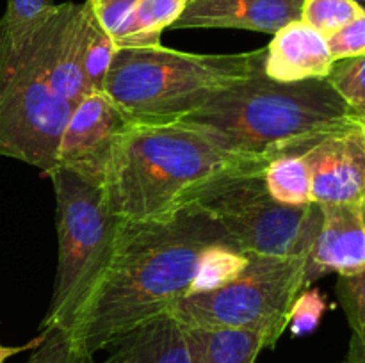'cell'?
<instances>
[{
	"label": "cell",
	"instance_id": "cell-1",
	"mask_svg": "<svg viewBox=\"0 0 365 363\" xmlns=\"http://www.w3.org/2000/svg\"><path fill=\"white\" fill-rule=\"evenodd\" d=\"M220 241L223 231L189 209L164 221H118L106 270L68 330L82 354L91 359L170 312L187 295L203 249Z\"/></svg>",
	"mask_w": 365,
	"mask_h": 363
},
{
	"label": "cell",
	"instance_id": "cell-2",
	"mask_svg": "<svg viewBox=\"0 0 365 363\" xmlns=\"http://www.w3.org/2000/svg\"><path fill=\"white\" fill-rule=\"evenodd\" d=\"M267 164L269 159L227 152L180 121H132L107 164L102 189L118 219L164 221L209 182L262 173Z\"/></svg>",
	"mask_w": 365,
	"mask_h": 363
},
{
	"label": "cell",
	"instance_id": "cell-3",
	"mask_svg": "<svg viewBox=\"0 0 365 363\" xmlns=\"http://www.w3.org/2000/svg\"><path fill=\"white\" fill-rule=\"evenodd\" d=\"M356 116L328 78L277 82L260 68L252 78L177 121L227 152L271 160L282 153L307 152Z\"/></svg>",
	"mask_w": 365,
	"mask_h": 363
},
{
	"label": "cell",
	"instance_id": "cell-4",
	"mask_svg": "<svg viewBox=\"0 0 365 363\" xmlns=\"http://www.w3.org/2000/svg\"><path fill=\"white\" fill-rule=\"evenodd\" d=\"M266 48L241 53H191L163 45L118 48L103 93L130 121H177L221 91L252 78Z\"/></svg>",
	"mask_w": 365,
	"mask_h": 363
},
{
	"label": "cell",
	"instance_id": "cell-5",
	"mask_svg": "<svg viewBox=\"0 0 365 363\" xmlns=\"http://www.w3.org/2000/svg\"><path fill=\"white\" fill-rule=\"evenodd\" d=\"M50 180L56 192L59 255L41 327L71 330L106 270L120 219L110 210L102 185L61 167L50 174Z\"/></svg>",
	"mask_w": 365,
	"mask_h": 363
},
{
	"label": "cell",
	"instance_id": "cell-6",
	"mask_svg": "<svg viewBox=\"0 0 365 363\" xmlns=\"http://www.w3.org/2000/svg\"><path fill=\"white\" fill-rule=\"evenodd\" d=\"M182 209L203 214L227 242L246 255L289 256L310 253L319 233L321 206H285L266 191L262 173L217 178L196 189Z\"/></svg>",
	"mask_w": 365,
	"mask_h": 363
},
{
	"label": "cell",
	"instance_id": "cell-7",
	"mask_svg": "<svg viewBox=\"0 0 365 363\" xmlns=\"http://www.w3.org/2000/svg\"><path fill=\"white\" fill-rule=\"evenodd\" d=\"M309 256L250 255L248 265L230 283L185 295L170 313L184 326L257 331L273 349L287 330L292 302L305 290Z\"/></svg>",
	"mask_w": 365,
	"mask_h": 363
},
{
	"label": "cell",
	"instance_id": "cell-8",
	"mask_svg": "<svg viewBox=\"0 0 365 363\" xmlns=\"http://www.w3.org/2000/svg\"><path fill=\"white\" fill-rule=\"evenodd\" d=\"M75 105L36 75L0 73V157L31 164L50 177Z\"/></svg>",
	"mask_w": 365,
	"mask_h": 363
},
{
	"label": "cell",
	"instance_id": "cell-9",
	"mask_svg": "<svg viewBox=\"0 0 365 363\" xmlns=\"http://www.w3.org/2000/svg\"><path fill=\"white\" fill-rule=\"evenodd\" d=\"M130 125L106 93H89L71 112L61 139L57 167L102 185L114 148Z\"/></svg>",
	"mask_w": 365,
	"mask_h": 363
},
{
	"label": "cell",
	"instance_id": "cell-10",
	"mask_svg": "<svg viewBox=\"0 0 365 363\" xmlns=\"http://www.w3.org/2000/svg\"><path fill=\"white\" fill-rule=\"evenodd\" d=\"M312 173V203H355L365 196V120L331 132L303 152Z\"/></svg>",
	"mask_w": 365,
	"mask_h": 363
},
{
	"label": "cell",
	"instance_id": "cell-11",
	"mask_svg": "<svg viewBox=\"0 0 365 363\" xmlns=\"http://www.w3.org/2000/svg\"><path fill=\"white\" fill-rule=\"evenodd\" d=\"M319 206L323 221L310 249L305 288L324 274L348 276L365 270V230L360 201L324 203Z\"/></svg>",
	"mask_w": 365,
	"mask_h": 363
},
{
	"label": "cell",
	"instance_id": "cell-12",
	"mask_svg": "<svg viewBox=\"0 0 365 363\" xmlns=\"http://www.w3.org/2000/svg\"><path fill=\"white\" fill-rule=\"evenodd\" d=\"M303 0H189L171 28H241L274 34L299 20Z\"/></svg>",
	"mask_w": 365,
	"mask_h": 363
},
{
	"label": "cell",
	"instance_id": "cell-13",
	"mask_svg": "<svg viewBox=\"0 0 365 363\" xmlns=\"http://www.w3.org/2000/svg\"><path fill=\"white\" fill-rule=\"evenodd\" d=\"M334 63L327 38L305 21L294 20L273 34L262 71L271 80L303 82L328 78Z\"/></svg>",
	"mask_w": 365,
	"mask_h": 363
},
{
	"label": "cell",
	"instance_id": "cell-14",
	"mask_svg": "<svg viewBox=\"0 0 365 363\" xmlns=\"http://www.w3.org/2000/svg\"><path fill=\"white\" fill-rule=\"evenodd\" d=\"M184 331L191 363H255L267 347L266 337L250 330L184 326Z\"/></svg>",
	"mask_w": 365,
	"mask_h": 363
},
{
	"label": "cell",
	"instance_id": "cell-15",
	"mask_svg": "<svg viewBox=\"0 0 365 363\" xmlns=\"http://www.w3.org/2000/svg\"><path fill=\"white\" fill-rule=\"evenodd\" d=\"M118 344L127 349L132 363H191L184 326L170 312L135 327Z\"/></svg>",
	"mask_w": 365,
	"mask_h": 363
},
{
	"label": "cell",
	"instance_id": "cell-16",
	"mask_svg": "<svg viewBox=\"0 0 365 363\" xmlns=\"http://www.w3.org/2000/svg\"><path fill=\"white\" fill-rule=\"evenodd\" d=\"M187 2L189 0H141L114 43L118 48L160 45L163 32L173 27Z\"/></svg>",
	"mask_w": 365,
	"mask_h": 363
},
{
	"label": "cell",
	"instance_id": "cell-17",
	"mask_svg": "<svg viewBox=\"0 0 365 363\" xmlns=\"http://www.w3.org/2000/svg\"><path fill=\"white\" fill-rule=\"evenodd\" d=\"M264 185L274 201L285 206L312 203V173L303 153H282L269 160Z\"/></svg>",
	"mask_w": 365,
	"mask_h": 363
},
{
	"label": "cell",
	"instance_id": "cell-18",
	"mask_svg": "<svg viewBox=\"0 0 365 363\" xmlns=\"http://www.w3.org/2000/svg\"><path fill=\"white\" fill-rule=\"evenodd\" d=\"M248 260L250 255L234 248L227 241L207 246L198 260V267H196V274L192 278L187 295L216 290V288L230 283L248 265Z\"/></svg>",
	"mask_w": 365,
	"mask_h": 363
},
{
	"label": "cell",
	"instance_id": "cell-19",
	"mask_svg": "<svg viewBox=\"0 0 365 363\" xmlns=\"http://www.w3.org/2000/svg\"><path fill=\"white\" fill-rule=\"evenodd\" d=\"M52 0H7L0 16V59L16 52L52 13Z\"/></svg>",
	"mask_w": 365,
	"mask_h": 363
},
{
	"label": "cell",
	"instance_id": "cell-20",
	"mask_svg": "<svg viewBox=\"0 0 365 363\" xmlns=\"http://www.w3.org/2000/svg\"><path fill=\"white\" fill-rule=\"evenodd\" d=\"M364 11L356 0H303L299 20L328 39Z\"/></svg>",
	"mask_w": 365,
	"mask_h": 363
},
{
	"label": "cell",
	"instance_id": "cell-21",
	"mask_svg": "<svg viewBox=\"0 0 365 363\" xmlns=\"http://www.w3.org/2000/svg\"><path fill=\"white\" fill-rule=\"evenodd\" d=\"M118 46L114 39L93 16L84 52V75L91 93H103V84H106L107 73H109Z\"/></svg>",
	"mask_w": 365,
	"mask_h": 363
},
{
	"label": "cell",
	"instance_id": "cell-22",
	"mask_svg": "<svg viewBox=\"0 0 365 363\" xmlns=\"http://www.w3.org/2000/svg\"><path fill=\"white\" fill-rule=\"evenodd\" d=\"M41 340L32 349L27 363H89L75 345L71 333L61 326L41 327Z\"/></svg>",
	"mask_w": 365,
	"mask_h": 363
},
{
	"label": "cell",
	"instance_id": "cell-23",
	"mask_svg": "<svg viewBox=\"0 0 365 363\" xmlns=\"http://www.w3.org/2000/svg\"><path fill=\"white\" fill-rule=\"evenodd\" d=\"M328 82L355 112L365 107V53L335 60Z\"/></svg>",
	"mask_w": 365,
	"mask_h": 363
},
{
	"label": "cell",
	"instance_id": "cell-24",
	"mask_svg": "<svg viewBox=\"0 0 365 363\" xmlns=\"http://www.w3.org/2000/svg\"><path fill=\"white\" fill-rule=\"evenodd\" d=\"M337 298L346 313L353 337L365 344V270L339 276Z\"/></svg>",
	"mask_w": 365,
	"mask_h": 363
},
{
	"label": "cell",
	"instance_id": "cell-25",
	"mask_svg": "<svg viewBox=\"0 0 365 363\" xmlns=\"http://www.w3.org/2000/svg\"><path fill=\"white\" fill-rule=\"evenodd\" d=\"M327 312V299L319 288H305L294 299L289 312V324L294 337H305L314 333Z\"/></svg>",
	"mask_w": 365,
	"mask_h": 363
},
{
	"label": "cell",
	"instance_id": "cell-26",
	"mask_svg": "<svg viewBox=\"0 0 365 363\" xmlns=\"http://www.w3.org/2000/svg\"><path fill=\"white\" fill-rule=\"evenodd\" d=\"M327 41L334 60L349 59L365 53V11L355 20L339 28Z\"/></svg>",
	"mask_w": 365,
	"mask_h": 363
},
{
	"label": "cell",
	"instance_id": "cell-27",
	"mask_svg": "<svg viewBox=\"0 0 365 363\" xmlns=\"http://www.w3.org/2000/svg\"><path fill=\"white\" fill-rule=\"evenodd\" d=\"M103 31L116 39L141 0H88Z\"/></svg>",
	"mask_w": 365,
	"mask_h": 363
},
{
	"label": "cell",
	"instance_id": "cell-28",
	"mask_svg": "<svg viewBox=\"0 0 365 363\" xmlns=\"http://www.w3.org/2000/svg\"><path fill=\"white\" fill-rule=\"evenodd\" d=\"M39 340H41V333H39L36 338H32L31 342H27L25 345H2L0 344V363H6V359H9L11 356L20 354V352H24V351H32V349L39 344Z\"/></svg>",
	"mask_w": 365,
	"mask_h": 363
},
{
	"label": "cell",
	"instance_id": "cell-29",
	"mask_svg": "<svg viewBox=\"0 0 365 363\" xmlns=\"http://www.w3.org/2000/svg\"><path fill=\"white\" fill-rule=\"evenodd\" d=\"M344 363H365V344L356 337H351L349 340L348 356H346Z\"/></svg>",
	"mask_w": 365,
	"mask_h": 363
},
{
	"label": "cell",
	"instance_id": "cell-30",
	"mask_svg": "<svg viewBox=\"0 0 365 363\" xmlns=\"http://www.w3.org/2000/svg\"><path fill=\"white\" fill-rule=\"evenodd\" d=\"M110 347H113V354L107 359H103L102 363H132L130 356H128L127 349H125L123 345L116 342V344H113Z\"/></svg>",
	"mask_w": 365,
	"mask_h": 363
},
{
	"label": "cell",
	"instance_id": "cell-31",
	"mask_svg": "<svg viewBox=\"0 0 365 363\" xmlns=\"http://www.w3.org/2000/svg\"><path fill=\"white\" fill-rule=\"evenodd\" d=\"M360 214H362V223H364V230H365V196L360 199Z\"/></svg>",
	"mask_w": 365,
	"mask_h": 363
},
{
	"label": "cell",
	"instance_id": "cell-32",
	"mask_svg": "<svg viewBox=\"0 0 365 363\" xmlns=\"http://www.w3.org/2000/svg\"><path fill=\"white\" fill-rule=\"evenodd\" d=\"M356 114H359L360 117H364V120H365V107H364V109H360L359 112H356Z\"/></svg>",
	"mask_w": 365,
	"mask_h": 363
},
{
	"label": "cell",
	"instance_id": "cell-33",
	"mask_svg": "<svg viewBox=\"0 0 365 363\" xmlns=\"http://www.w3.org/2000/svg\"><path fill=\"white\" fill-rule=\"evenodd\" d=\"M356 2H359V4H360V6H362V7H364V9H365V0H356Z\"/></svg>",
	"mask_w": 365,
	"mask_h": 363
}]
</instances>
